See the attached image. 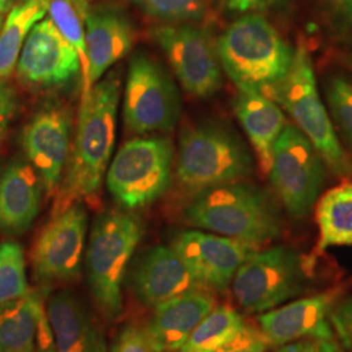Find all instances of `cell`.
Wrapping results in <instances>:
<instances>
[{"mask_svg": "<svg viewBox=\"0 0 352 352\" xmlns=\"http://www.w3.org/2000/svg\"><path fill=\"white\" fill-rule=\"evenodd\" d=\"M119 101L120 77L118 72L101 78L88 97L80 101L74 146L56 190L51 215L63 212L76 202L94 197L101 188L113 157Z\"/></svg>", "mask_w": 352, "mask_h": 352, "instance_id": "cell-1", "label": "cell"}, {"mask_svg": "<svg viewBox=\"0 0 352 352\" xmlns=\"http://www.w3.org/2000/svg\"><path fill=\"white\" fill-rule=\"evenodd\" d=\"M189 225L261 247L285 228L280 205L267 189L232 182L195 193L186 208Z\"/></svg>", "mask_w": 352, "mask_h": 352, "instance_id": "cell-2", "label": "cell"}, {"mask_svg": "<svg viewBox=\"0 0 352 352\" xmlns=\"http://www.w3.org/2000/svg\"><path fill=\"white\" fill-rule=\"evenodd\" d=\"M222 69L239 90L272 98L294 60L292 47L260 13L240 16L215 42Z\"/></svg>", "mask_w": 352, "mask_h": 352, "instance_id": "cell-3", "label": "cell"}, {"mask_svg": "<svg viewBox=\"0 0 352 352\" xmlns=\"http://www.w3.org/2000/svg\"><path fill=\"white\" fill-rule=\"evenodd\" d=\"M253 160L245 142L221 123L184 129L179 139L176 176L184 188L197 193L252 175Z\"/></svg>", "mask_w": 352, "mask_h": 352, "instance_id": "cell-4", "label": "cell"}, {"mask_svg": "<svg viewBox=\"0 0 352 352\" xmlns=\"http://www.w3.org/2000/svg\"><path fill=\"white\" fill-rule=\"evenodd\" d=\"M272 100L289 113L334 175L352 179L351 158L342 148L331 118L321 100L314 60L304 45L295 47L289 71L274 90Z\"/></svg>", "mask_w": 352, "mask_h": 352, "instance_id": "cell-5", "label": "cell"}, {"mask_svg": "<svg viewBox=\"0 0 352 352\" xmlns=\"http://www.w3.org/2000/svg\"><path fill=\"white\" fill-rule=\"evenodd\" d=\"M142 234L140 218L116 210L102 214L91 227L85 256L89 287L110 320L123 312L122 285Z\"/></svg>", "mask_w": 352, "mask_h": 352, "instance_id": "cell-6", "label": "cell"}, {"mask_svg": "<svg viewBox=\"0 0 352 352\" xmlns=\"http://www.w3.org/2000/svg\"><path fill=\"white\" fill-rule=\"evenodd\" d=\"M173 162L174 148L170 139L148 136L129 140L109 164L107 189L126 210L145 208L166 193Z\"/></svg>", "mask_w": 352, "mask_h": 352, "instance_id": "cell-7", "label": "cell"}, {"mask_svg": "<svg viewBox=\"0 0 352 352\" xmlns=\"http://www.w3.org/2000/svg\"><path fill=\"white\" fill-rule=\"evenodd\" d=\"M327 164L295 124L278 138L267 171L277 199L292 219H304L318 201L327 180Z\"/></svg>", "mask_w": 352, "mask_h": 352, "instance_id": "cell-8", "label": "cell"}, {"mask_svg": "<svg viewBox=\"0 0 352 352\" xmlns=\"http://www.w3.org/2000/svg\"><path fill=\"white\" fill-rule=\"evenodd\" d=\"M300 254L286 245L254 252L232 279V294L248 314H264L304 292Z\"/></svg>", "mask_w": 352, "mask_h": 352, "instance_id": "cell-9", "label": "cell"}, {"mask_svg": "<svg viewBox=\"0 0 352 352\" xmlns=\"http://www.w3.org/2000/svg\"><path fill=\"white\" fill-rule=\"evenodd\" d=\"M180 115V97L164 67L146 54L132 56L126 75L123 118L136 135L167 131Z\"/></svg>", "mask_w": 352, "mask_h": 352, "instance_id": "cell-10", "label": "cell"}, {"mask_svg": "<svg viewBox=\"0 0 352 352\" xmlns=\"http://www.w3.org/2000/svg\"><path fill=\"white\" fill-rule=\"evenodd\" d=\"M153 39L164 50L182 87L190 96L208 98L222 87V65L209 32L192 23L154 28Z\"/></svg>", "mask_w": 352, "mask_h": 352, "instance_id": "cell-11", "label": "cell"}, {"mask_svg": "<svg viewBox=\"0 0 352 352\" xmlns=\"http://www.w3.org/2000/svg\"><path fill=\"white\" fill-rule=\"evenodd\" d=\"M88 232V214L76 202L56 215L38 235L32 252L34 277L41 282H69L80 276Z\"/></svg>", "mask_w": 352, "mask_h": 352, "instance_id": "cell-12", "label": "cell"}, {"mask_svg": "<svg viewBox=\"0 0 352 352\" xmlns=\"http://www.w3.org/2000/svg\"><path fill=\"white\" fill-rule=\"evenodd\" d=\"M171 247L199 286L218 291L231 285L240 266L257 251L245 241L200 230L180 232Z\"/></svg>", "mask_w": 352, "mask_h": 352, "instance_id": "cell-13", "label": "cell"}, {"mask_svg": "<svg viewBox=\"0 0 352 352\" xmlns=\"http://www.w3.org/2000/svg\"><path fill=\"white\" fill-rule=\"evenodd\" d=\"M71 111L50 106L36 113L23 131V148L43 190L54 195L62 182L71 151Z\"/></svg>", "mask_w": 352, "mask_h": 352, "instance_id": "cell-14", "label": "cell"}, {"mask_svg": "<svg viewBox=\"0 0 352 352\" xmlns=\"http://www.w3.org/2000/svg\"><path fill=\"white\" fill-rule=\"evenodd\" d=\"M19 78L32 87H60L81 72L75 49L49 17L32 28L16 64Z\"/></svg>", "mask_w": 352, "mask_h": 352, "instance_id": "cell-15", "label": "cell"}, {"mask_svg": "<svg viewBox=\"0 0 352 352\" xmlns=\"http://www.w3.org/2000/svg\"><path fill=\"white\" fill-rule=\"evenodd\" d=\"M337 299V291H327L264 312L257 318L261 333L276 346L300 340H333L329 321Z\"/></svg>", "mask_w": 352, "mask_h": 352, "instance_id": "cell-16", "label": "cell"}, {"mask_svg": "<svg viewBox=\"0 0 352 352\" xmlns=\"http://www.w3.org/2000/svg\"><path fill=\"white\" fill-rule=\"evenodd\" d=\"M200 286L173 247L155 245L140 257L132 272V289L139 300L157 307Z\"/></svg>", "mask_w": 352, "mask_h": 352, "instance_id": "cell-17", "label": "cell"}, {"mask_svg": "<svg viewBox=\"0 0 352 352\" xmlns=\"http://www.w3.org/2000/svg\"><path fill=\"white\" fill-rule=\"evenodd\" d=\"M46 312L56 352H107L100 324L87 302L74 291L63 289L54 294Z\"/></svg>", "mask_w": 352, "mask_h": 352, "instance_id": "cell-18", "label": "cell"}, {"mask_svg": "<svg viewBox=\"0 0 352 352\" xmlns=\"http://www.w3.org/2000/svg\"><path fill=\"white\" fill-rule=\"evenodd\" d=\"M89 89L104 77L113 64L124 58L135 42L133 26L113 8H90L85 20Z\"/></svg>", "mask_w": 352, "mask_h": 352, "instance_id": "cell-19", "label": "cell"}, {"mask_svg": "<svg viewBox=\"0 0 352 352\" xmlns=\"http://www.w3.org/2000/svg\"><path fill=\"white\" fill-rule=\"evenodd\" d=\"M42 183L33 166L13 161L0 170V232L19 235L37 218Z\"/></svg>", "mask_w": 352, "mask_h": 352, "instance_id": "cell-20", "label": "cell"}, {"mask_svg": "<svg viewBox=\"0 0 352 352\" xmlns=\"http://www.w3.org/2000/svg\"><path fill=\"white\" fill-rule=\"evenodd\" d=\"M214 304L209 292L195 289L157 305L146 329L157 350L179 351Z\"/></svg>", "mask_w": 352, "mask_h": 352, "instance_id": "cell-21", "label": "cell"}, {"mask_svg": "<svg viewBox=\"0 0 352 352\" xmlns=\"http://www.w3.org/2000/svg\"><path fill=\"white\" fill-rule=\"evenodd\" d=\"M232 107L258 157L261 170L267 174L278 138L289 124L286 115L274 100L251 90H239Z\"/></svg>", "mask_w": 352, "mask_h": 352, "instance_id": "cell-22", "label": "cell"}, {"mask_svg": "<svg viewBox=\"0 0 352 352\" xmlns=\"http://www.w3.org/2000/svg\"><path fill=\"white\" fill-rule=\"evenodd\" d=\"M46 318V307L36 291L0 304V352H37L38 334Z\"/></svg>", "mask_w": 352, "mask_h": 352, "instance_id": "cell-23", "label": "cell"}, {"mask_svg": "<svg viewBox=\"0 0 352 352\" xmlns=\"http://www.w3.org/2000/svg\"><path fill=\"white\" fill-rule=\"evenodd\" d=\"M317 253L330 247H352V183L329 189L316 202Z\"/></svg>", "mask_w": 352, "mask_h": 352, "instance_id": "cell-24", "label": "cell"}, {"mask_svg": "<svg viewBox=\"0 0 352 352\" xmlns=\"http://www.w3.org/2000/svg\"><path fill=\"white\" fill-rule=\"evenodd\" d=\"M50 0H23L14 6L0 29V81L16 68L20 52L32 28L49 11Z\"/></svg>", "mask_w": 352, "mask_h": 352, "instance_id": "cell-25", "label": "cell"}, {"mask_svg": "<svg viewBox=\"0 0 352 352\" xmlns=\"http://www.w3.org/2000/svg\"><path fill=\"white\" fill-rule=\"evenodd\" d=\"M245 329L243 317L232 307H214L177 352L217 351L236 340Z\"/></svg>", "mask_w": 352, "mask_h": 352, "instance_id": "cell-26", "label": "cell"}, {"mask_svg": "<svg viewBox=\"0 0 352 352\" xmlns=\"http://www.w3.org/2000/svg\"><path fill=\"white\" fill-rule=\"evenodd\" d=\"M89 1L90 0H50L47 11L52 24L78 55L82 77L81 101L85 100L90 93L88 55L85 42V20L90 10Z\"/></svg>", "mask_w": 352, "mask_h": 352, "instance_id": "cell-27", "label": "cell"}, {"mask_svg": "<svg viewBox=\"0 0 352 352\" xmlns=\"http://www.w3.org/2000/svg\"><path fill=\"white\" fill-rule=\"evenodd\" d=\"M25 254L14 240L0 243V304L24 298L29 294Z\"/></svg>", "mask_w": 352, "mask_h": 352, "instance_id": "cell-28", "label": "cell"}, {"mask_svg": "<svg viewBox=\"0 0 352 352\" xmlns=\"http://www.w3.org/2000/svg\"><path fill=\"white\" fill-rule=\"evenodd\" d=\"M324 93L331 122L352 151V77L340 74L327 76Z\"/></svg>", "mask_w": 352, "mask_h": 352, "instance_id": "cell-29", "label": "cell"}, {"mask_svg": "<svg viewBox=\"0 0 352 352\" xmlns=\"http://www.w3.org/2000/svg\"><path fill=\"white\" fill-rule=\"evenodd\" d=\"M149 17L171 24L197 23L208 13V0H132Z\"/></svg>", "mask_w": 352, "mask_h": 352, "instance_id": "cell-30", "label": "cell"}, {"mask_svg": "<svg viewBox=\"0 0 352 352\" xmlns=\"http://www.w3.org/2000/svg\"><path fill=\"white\" fill-rule=\"evenodd\" d=\"M110 352H161L157 350L146 329L126 325L113 340Z\"/></svg>", "mask_w": 352, "mask_h": 352, "instance_id": "cell-31", "label": "cell"}, {"mask_svg": "<svg viewBox=\"0 0 352 352\" xmlns=\"http://www.w3.org/2000/svg\"><path fill=\"white\" fill-rule=\"evenodd\" d=\"M222 10L227 12L263 13L278 11L289 6V0H215Z\"/></svg>", "mask_w": 352, "mask_h": 352, "instance_id": "cell-32", "label": "cell"}, {"mask_svg": "<svg viewBox=\"0 0 352 352\" xmlns=\"http://www.w3.org/2000/svg\"><path fill=\"white\" fill-rule=\"evenodd\" d=\"M330 321L343 349L352 351V298L343 300L333 308Z\"/></svg>", "mask_w": 352, "mask_h": 352, "instance_id": "cell-33", "label": "cell"}, {"mask_svg": "<svg viewBox=\"0 0 352 352\" xmlns=\"http://www.w3.org/2000/svg\"><path fill=\"white\" fill-rule=\"evenodd\" d=\"M267 344L269 342L261 331L247 327L236 340L214 352H265Z\"/></svg>", "mask_w": 352, "mask_h": 352, "instance_id": "cell-34", "label": "cell"}, {"mask_svg": "<svg viewBox=\"0 0 352 352\" xmlns=\"http://www.w3.org/2000/svg\"><path fill=\"white\" fill-rule=\"evenodd\" d=\"M17 107V97L11 85L0 81V145Z\"/></svg>", "mask_w": 352, "mask_h": 352, "instance_id": "cell-35", "label": "cell"}, {"mask_svg": "<svg viewBox=\"0 0 352 352\" xmlns=\"http://www.w3.org/2000/svg\"><path fill=\"white\" fill-rule=\"evenodd\" d=\"M333 8L340 25L352 36V0H333Z\"/></svg>", "mask_w": 352, "mask_h": 352, "instance_id": "cell-36", "label": "cell"}, {"mask_svg": "<svg viewBox=\"0 0 352 352\" xmlns=\"http://www.w3.org/2000/svg\"><path fill=\"white\" fill-rule=\"evenodd\" d=\"M317 342L318 340H295L280 346V349L274 352H315Z\"/></svg>", "mask_w": 352, "mask_h": 352, "instance_id": "cell-37", "label": "cell"}, {"mask_svg": "<svg viewBox=\"0 0 352 352\" xmlns=\"http://www.w3.org/2000/svg\"><path fill=\"white\" fill-rule=\"evenodd\" d=\"M315 352H346L344 349L333 340H322L317 342Z\"/></svg>", "mask_w": 352, "mask_h": 352, "instance_id": "cell-38", "label": "cell"}, {"mask_svg": "<svg viewBox=\"0 0 352 352\" xmlns=\"http://www.w3.org/2000/svg\"><path fill=\"white\" fill-rule=\"evenodd\" d=\"M16 0H0V14L6 11H8Z\"/></svg>", "mask_w": 352, "mask_h": 352, "instance_id": "cell-39", "label": "cell"}, {"mask_svg": "<svg viewBox=\"0 0 352 352\" xmlns=\"http://www.w3.org/2000/svg\"><path fill=\"white\" fill-rule=\"evenodd\" d=\"M344 63L347 64L352 71V54H349V55L344 56Z\"/></svg>", "mask_w": 352, "mask_h": 352, "instance_id": "cell-40", "label": "cell"}, {"mask_svg": "<svg viewBox=\"0 0 352 352\" xmlns=\"http://www.w3.org/2000/svg\"><path fill=\"white\" fill-rule=\"evenodd\" d=\"M1 26H3V17H1V14H0V29H1Z\"/></svg>", "mask_w": 352, "mask_h": 352, "instance_id": "cell-41", "label": "cell"}]
</instances>
